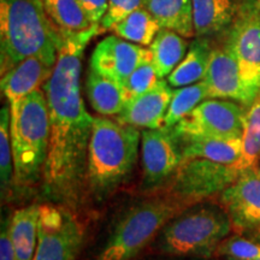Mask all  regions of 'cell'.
Wrapping results in <instances>:
<instances>
[{"mask_svg": "<svg viewBox=\"0 0 260 260\" xmlns=\"http://www.w3.org/2000/svg\"><path fill=\"white\" fill-rule=\"evenodd\" d=\"M46 14L61 34H74L94 24L84 14L79 0H42Z\"/></svg>", "mask_w": 260, "mask_h": 260, "instance_id": "cb8c5ba5", "label": "cell"}, {"mask_svg": "<svg viewBox=\"0 0 260 260\" xmlns=\"http://www.w3.org/2000/svg\"><path fill=\"white\" fill-rule=\"evenodd\" d=\"M84 14L94 25H100L107 11L109 0H79Z\"/></svg>", "mask_w": 260, "mask_h": 260, "instance_id": "1f68e13d", "label": "cell"}, {"mask_svg": "<svg viewBox=\"0 0 260 260\" xmlns=\"http://www.w3.org/2000/svg\"><path fill=\"white\" fill-rule=\"evenodd\" d=\"M174 90L168 81L159 80L148 92L125 104L116 121L141 129H158L164 126V119Z\"/></svg>", "mask_w": 260, "mask_h": 260, "instance_id": "9a60e30c", "label": "cell"}, {"mask_svg": "<svg viewBox=\"0 0 260 260\" xmlns=\"http://www.w3.org/2000/svg\"><path fill=\"white\" fill-rule=\"evenodd\" d=\"M159 80L161 79L158 77L157 71H155L151 60H147L139 65L134 70V73L130 75L129 79L126 80L124 86H123L128 102L151 90Z\"/></svg>", "mask_w": 260, "mask_h": 260, "instance_id": "f546056e", "label": "cell"}, {"mask_svg": "<svg viewBox=\"0 0 260 260\" xmlns=\"http://www.w3.org/2000/svg\"><path fill=\"white\" fill-rule=\"evenodd\" d=\"M212 50L213 47L207 39H195L181 63L168 76V83L171 87L180 88L203 81L209 68Z\"/></svg>", "mask_w": 260, "mask_h": 260, "instance_id": "7402d4cb", "label": "cell"}, {"mask_svg": "<svg viewBox=\"0 0 260 260\" xmlns=\"http://www.w3.org/2000/svg\"><path fill=\"white\" fill-rule=\"evenodd\" d=\"M146 3L147 0H109L107 11L100 25L104 30H112L118 22L135 10L146 8Z\"/></svg>", "mask_w": 260, "mask_h": 260, "instance_id": "4dcf8cb0", "label": "cell"}, {"mask_svg": "<svg viewBox=\"0 0 260 260\" xmlns=\"http://www.w3.org/2000/svg\"><path fill=\"white\" fill-rule=\"evenodd\" d=\"M142 186L155 189L174 176L182 162L181 139L172 128L144 129L141 132Z\"/></svg>", "mask_w": 260, "mask_h": 260, "instance_id": "8fae6325", "label": "cell"}, {"mask_svg": "<svg viewBox=\"0 0 260 260\" xmlns=\"http://www.w3.org/2000/svg\"><path fill=\"white\" fill-rule=\"evenodd\" d=\"M140 132L118 121L94 117L87 153V186L98 198L123 183L139 157Z\"/></svg>", "mask_w": 260, "mask_h": 260, "instance_id": "3957f363", "label": "cell"}, {"mask_svg": "<svg viewBox=\"0 0 260 260\" xmlns=\"http://www.w3.org/2000/svg\"><path fill=\"white\" fill-rule=\"evenodd\" d=\"M52 65L40 57H29L2 76V93L10 106L45 86L53 73Z\"/></svg>", "mask_w": 260, "mask_h": 260, "instance_id": "2e32d148", "label": "cell"}, {"mask_svg": "<svg viewBox=\"0 0 260 260\" xmlns=\"http://www.w3.org/2000/svg\"><path fill=\"white\" fill-rule=\"evenodd\" d=\"M63 44L42 0H0L2 76L29 57L54 65Z\"/></svg>", "mask_w": 260, "mask_h": 260, "instance_id": "7a4b0ae2", "label": "cell"}, {"mask_svg": "<svg viewBox=\"0 0 260 260\" xmlns=\"http://www.w3.org/2000/svg\"><path fill=\"white\" fill-rule=\"evenodd\" d=\"M10 219L3 224L2 235H0V260H17L11 236H10Z\"/></svg>", "mask_w": 260, "mask_h": 260, "instance_id": "d6a6232c", "label": "cell"}, {"mask_svg": "<svg viewBox=\"0 0 260 260\" xmlns=\"http://www.w3.org/2000/svg\"><path fill=\"white\" fill-rule=\"evenodd\" d=\"M224 45L239 64L247 89L256 98L260 93V8L242 6L230 25Z\"/></svg>", "mask_w": 260, "mask_h": 260, "instance_id": "30bf717a", "label": "cell"}, {"mask_svg": "<svg viewBox=\"0 0 260 260\" xmlns=\"http://www.w3.org/2000/svg\"><path fill=\"white\" fill-rule=\"evenodd\" d=\"M146 9L161 28L170 29L182 37H195L191 0H147Z\"/></svg>", "mask_w": 260, "mask_h": 260, "instance_id": "44dd1931", "label": "cell"}, {"mask_svg": "<svg viewBox=\"0 0 260 260\" xmlns=\"http://www.w3.org/2000/svg\"><path fill=\"white\" fill-rule=\"evenodd\" d=\"M195 37L205 38L230 28L235 21L237 0H191Z\"/></svg>", "mask_w": 260, "mask_h": 260, "instance_id": "ac0fdd59", "label": "cell"}, {"mask_svg": "<svg viewBox=\"0 0 260 260\" xmlns=\"http://www.w3.org/2000/svg\"><path fill=\"white\" fill-rule=\"evenodd\" d=\"M239 2H241L243 6H252L258 4V0H239Z\"/></svg>", "mask_w": 260, "mask_h": 260, "instance_id": "836d02e7", "label": "cell"}, {"mask_svg": "<svg viewBox=\"0 0 260 260\" xmlns=\"http://www.w3.org/2000/svg\"><path fill=\"white\" fill-rule=\"evenodd\" d=\"M187 38L170 29L161 28L149 45L153 64L159 79L168 77L187 54Z\"/></svg>", "mask_w": 260, "mask_h": 260, "instance_id": "603a6c76", "label": "cell"}, {"mask_svg": "<svg viewBox=\"0 0 260 260\" xmlns=\"http://www.w3.org/2000/svg\"><path fill=\"white\" fill-rule=\"evenodd\" d=\"M182 145V160L203 158L236 165L241 158L242 139H220L206 136H180Z\"/></svg>", "mask_w": 260, "mask_h": 260, "instance_id": "e0dca14e", "label": "cell"}, {"mask_svg": "<svg viewBox=\"0 0 260 260\" xmlns=\"http://www.w3.org/2000/svg\"><path fill=\"white\" fill-rule=\"evenodd\" d=\"M216 255L226 260H253L260 258V229L254 232L235 233L228 236L217 248Z\"/></svg>", "mask_w": 260, "mask_h": 260, "instance_id": "83f0119b", "label": "cell"}, {"mask_svg": "<svg viewBox=\"0 0 260 260\" xmlns=\"http://www.w3.org/2000/svg\"><path fill=\"white\" fill-rule=\"evenodd\" d=\"M83 240L82 223L69 207L40 205L38 246L32 260H75Z\"/></svg>", "mask_w": 260, "mask_h": 260, "instance_id": "52a82bcc", "label": "cell"}, {"mask_svg": "<svg viewBox=\"0 0 260 260\" xmlns=\"http://www.w3.org/2000/svg\"><path fill=\"white\" fill-rule=\"evenodd\" d=\"M194 205L198 203L169 189L153 195L123 217L95 260H132L172 218Z\"/></svg>", "mask_w": 260, "mask_h": 260, "instance_id": "5b68a950", "label": "cell"}, {"mask_svg": "<svg viewBox=\"0 0 260 260\" xmlns=\"http://www.w3.org/2000/svg\"><path fill=\"white\" fill-rule=\"evenodd\" d=\"M203 81L209 89V99L233 100L246 107L255 99L247 89L239 64L225 45L213 47Z\"/></svg>", "mask_w": 260, "mask_h": 260, "instance_id": "5bb4252c", "label": "cell"}, {"mask_svg": "<svg viewBox=\"0 0 260 260\" xmlns=\"http://www.w3.org/2000/svg\"><path fill=\"white\" fill-rule=\"evenodd\" d=\"M241 139L242 153L235 167L239 171L260 167V93L247 107Z\"/></svg>", "mask_w": 260, "mask_h": 260, "instance_id": "484cf974", "label": "cell"}, {"mask_svg": "<svg viewBox=\"0 0 260 260\" xmlns=\"http://www.w3.org/2000/svg\"><path fill=\"white\" fill-rule=\"evenodd\" d=\"M247 107L226 99H206L174 126L178 136L242 138Z\"/></svg>", "mask_w": 260, "mask_h": 260, "instance_id": "ba28073f", "label": "cell"}, {"mask_svg": "<svg viewBox=\"0 0 260 260\" xmlns=\"http://www.w3.org/2000/svg\"><path fill=\"white\" fill-rule=\"evenodd\" d=\"M160 29V24L151 12L146 8H141L118 22L112 28V31L126 41L149 46Z\"/></svg>", "mask_w": 260, "mask_h": 260, "instance_id": "d4e9b609", "label": "cell"}, {"mask_svg": "<svg viewBox=\"0 0 260 260\" xmlns=\"http://www.w3.org/2000/svg\"><path fill=\"white\" fill-rule=\"evenodd\" d=\"M240 172L235 165L203 158L184 159L171 177L168 189L200 204L222 194Z\"/></svg>", "mask_w": 260, "mask_h": 260, "instance_id": "9c48e42d", "label": "cell"}, {"mask_svg": "<svg viewBox=\"0 0 260 260\" xmlns=\"http://www.w3.org/2000/svg\"><path fill=\"white\" fill-rule=\"evenodd\" d=\"M86 93L90 106L100 116H118L128 102L124 87L121 83L92 69L87 75Z\"/></svg>", "mask_w": 260, "mask_h": 260, "instance_id": "d6986e66", "label": "cell"}, {"mask_svg": "<svg viewBox=\"0 0 260 260\" xmlns=\"http://www.w3.org/2000/svg\"><path fill=\"white\" fill-rule=\"evenodd\" d=\"M253 260H260V258H256V259H253Z\"/></svg>", "mask_w": 260, "mask_h": 260, "instance_id": "e575fe53", "label": "cell"}, {"mask_svg": "<svg viewBox=\"0 0 260 260\" xmlns=\"http://www.w3.org/2000/svg\"><path fill=\"white\" fill-rule=\"evenodd\" d=\"M10 112L15 182L21 187L30 186L44 174L50 145V116L44 89L34 90L10 106Z\"/></svg>", "mask_w": 260, "mask_h": 260, "instance_id": "277c9868", "label": "cell"}, {"mask_svg": "<svg viewBox=\"0 0 260 260\" xmlns=\"http://www.w3.org/2000/svg\"><path fill=\"white\" fill-rule=\"evenodd\" d=\"M10 124H11V112L8 105L3 107L0 112V180H2L3 198H5L11 183L15 182Z\"/></svg>", "mask_w": 260, "mask_h": 260, "instance_id": "f1b7e54d", "label": "cell"}, {"mask_svg": "<svg viewBox=\"0 0 260 260\" xmlns=\"http://www.w3.org/2000/svg\"><path fill=\"white\" fill-rule=\"evenodd\" d=\"M187 210L162 228L159 239L160 249L181 256L214 254L223 240L233 232L225 210L222 205Z\"/></svg>", "mask_w": 260, "mask_h": 260, "instance_id": "8992f818", "label": "cell"}, {"mask_svg": "<svg viewBox=\"0 0 260 260\" xmlns=\"http://www.w3.org/2000/svg\"><path fill=\"white\" fill-rule=\"evenodd\" d=\"M147 60H152L149 48L110 35L94 48L89 69L124 86L136 68Z\"/></svg>", "mask_w": 260, "mask_h": 260, "instance_id": "4fadbf2b", "label": "cell"}, {"mask_svg": "<svg viewBox=\"0 0 260 260\" xmlns=\"http://www.w3.org/2000/svg\"><path fill=\"white\" fill-rule=\"evenodd\" d=\"M40 206L30 205L15 211L9 228L16 259L32 260L38 246V226Z\"/></svg>", "mask_w": 260, "mask_h": 260, "instance_id": "ffe728a7", "label": "cell"}, {"mask_svg": "<svg viewBox=\"0 0 260 260\" xmlns=\"http://www.w3.org/2000/svg\"><path fill=\"white\" fill-rule=\"evenodd\" d=\"M209 99V89L204 81L180 87L174 90L167 116L164 119L165 128H174L178 122L187 117L199 104Z\"/></svg>", "mask_w": 260, "mask_h": 260, "instance_id": "4316f807", "label": "cell"}, {"mask_svg": "<svg viewBox=\"0 0 260 260\" xmlns=\"http://www.w3.org/2000/svg\"><path fill=\"white\" fill-rule=\"evenodd\" d=\"M219 203L229 216L234 233L260 229V167L240 172L219 195Z\"/></svg>", "mask_w": 260, "mask_h": 260, "instance_id": "7c38bea8", "label": "cell"}, {"mask_svg": "<svg viewBox=\"0 0 260 260\" xmlns=\"http://www.w3.org/2000/svg\"><path fill=\"white\" fill-rule=\"evenodd\" d=\"M102 25L63 35L53 73L42 87L50 116V145L44 168L45 188L52 198L73 206L87 184V153L94 117L81 95L82 57Z\"/></svg>", "mask_w": 260, "mask_h": 260, "instance_id": "6da1fadb", "label": "cell"}]
</instances>
